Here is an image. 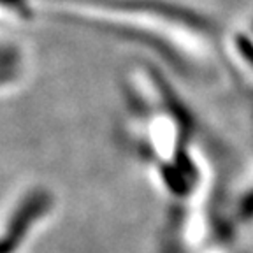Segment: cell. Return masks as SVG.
Returning <instances> with one entry per match:
<instances>
[{"label":"cell","mask_w":253,"mask_h":253,"mask_svg":"<svg viewBox=\"0 0 253 253\" xmlns=\"http://www.w3.org/2000/svg\"><path fill=\"white\" fill-rule=\"evenodd\" d=\"M58 208L55 190L32 183L16 192L0 210V253H28L51 223Z\"/></svg>","instance_id":"cell-1"},{"label":"cell","mask_w":253,"mask_h":253,"mask_svg":"<svg viewBox=\"0 0 253 253\" xmlns=\"http://www.w3.org/2000/svg\"><path fill=\"white\" fill-rule=\"evenodd\" d=\"M16 62L18 56L12 49L0 46V86L5 83H11L16 74Z\"/></svg>","instance_id":"cell-2"},{"label":"cell","mask_w":253,"mask_h":253,"mask_svg":"<svg viewBox=\"0 0 253 253\" xmlns=\"http://www.w3.org/2000/svg\"><path fill=\"white\" fill-rule=\"evenodd\" d=\"M34 0H0V16L7 14L14 18H30Z\"/></svg>","instance_id":"cell-3"}]
</instances>
